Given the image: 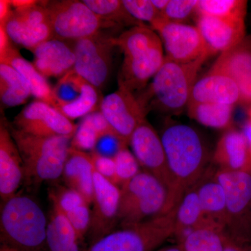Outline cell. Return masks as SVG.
<instances>
[{
	"label": "cell",
	"mask_w": 251,
	"mask_h": 251,
	"mask_svg": "<svg viewBox=\"0 0 251 251\" xmlns=\"http://www.w3.org/2000/svg\"><path fill=\"white\" fill-rule=\"evenodd\" d=\"M151 28L161 38L166 58L169 60L186 64L202 56H209L196 25L171 22L162 17Z\"/></svg>",
	"instance_id": "cell-11"
},
{
	"label": "cell",
	"mask_w": 251,
	"mask_h": 251,
	"mask_svg": "<svg viewBox=\"0 0 251 251\" xmlns=\"http://www.w3.org/2000/svg\"><path fill=\"white\" fill-rule=\"evenodd\" d=\"M31 95L30 86L24 77L11 65L0 63V97L6 107L25 103Z\"/></svg>",
	"instance_id": "cell-29"
},
{
	"label": "cell",
	"mask_w": 251,
	"mask_h": 251,
	"mask_svg": "<svg viewBox=\"0 0 251 251\" xmlns=\"http://www.w3.org/2000/svg\"><path fill=\"white\" fill-rule=\"evenodd\" d=\"M224 251H251V245L239 244L226 234Z\"/></svg>",
	"instance_id": "cell-42"
},
{
	"label": "cell",
	"mask_w": 251,
	"mask_h": 251,
	"mask_svg": "<svg viewBox=\"0 0 251 251\" xmlns=\"http://www.w3.org/2000/svg\"><path fill=\"white\" fill-rule=\"evenodd\" d=\"M154 251H183V250L181 246L179 244H177L176 245L163 248V249H159V250Z\"/></svg>",
	"instance_id": "cell-48"
},
{
	"label": "cell",
	"mask_w": 251,
	"mask_h": 251,
	"mask_svg": "<svg viewBox=\"0 0 251 251\" xmlns=\"http://www.w3.org/2000/svg\"><path fill=\"white\" fill-rule=\"evenodd\" d=\"M0 251H19L17 249H14V248L9 247V246L5 245V244H1V247H0Z\"/></svg>",
	"instance_id": "cell-49"
},
{
	"label": "cell",
	"mask_w": 251,
	"mask_h": 251,
	"mask_svg": "<svg viewBox=\"0 0 251 251\" xmlns=\"http://www.w3.org/2000/svg\"><path fill=\"white\" fill-rule=\"evenodd\" d=\"M11 39L5 30L4 26L0 25V56L4 54L12 46Z\"/></svg>",
	"instance_id": "cell-44"
},
{
	"label": "cell",
	"mask_w": 251,
	"mask_h": 251,
	"mask_svg": "<svg viewBox=\"0 0 251 251\" xmlns=\"http://www.w3.org/2000/svg\"><path fill=\"white\" fill-rule=\"evenodd\" d=\"M49 14L52 39L75 42L90 37L104 27L115 26L96 14L82 1H41Z\"/></svg>",
	"instance_id": "cell-9"
},
{
	"label": "cell",
	"mask_w": 251,
	"mask_h": 251,
	"mask_svg": "<svg viewBox=\"0 0 251 251\" xmlns=\"http://www.w3.org/2000/svg\"><path fill=\"white\" fill-rule=\"evenodd\" d=\"M176 207L138 224L122 226L93 243L87 251H154L174 236Z\"/></svg>",
	"instance_id": "cell-6"
},
{
	"label": "cell",
	"mask_w": 251,
	"mask_h": 251,
	"mask_svg": "<svg viewBox=\"0 0 251 251\" xmlns=\"http://www.w3.org/2000/svg\"><path fill=\"white\" fill-rule=\"evenodd\" d=\"M10 1L1 0L0 1V25H4L12 12Z\"/></svg>",
	"instance_id": "cell-43"
},
{
	"label": "cell",
	"mask_w": 251,
	"mask_h": 251,
	"mask_svg": "<svg viewBox=\"0 0 251 251\" xmlns=\"http://www.w3.org/2000/svg\"><path fill=\"white\" fill-rule=\"evenodd\" d=\"M240 101V92L230 77L207 72L196 81L188 104L219 103L234 105Z\"/></svg>",
	"instance_id": "cell-22"
},
{
	"label": "cell",
	"mask_w": 251,
	"mask_h": 251,
	"mask_svg": "<svg viewBox=\"0 0 251 251\" xmlns=\"http://www.w3.org/2000/svg\"><path fill=\"white\" fill-rule=\"evenodd\" d=\"M209 73L223 74L237 84L239 103L251 105V36L233 49L220 54Z\"/></svg>",
	"instance_id": "cell-18"
},
{
	"label": "cell",
	"mask_w": 251,
	"mask_h": 251,
	"mask_svg": "<svg viewBox=\"0 0 251 251\" xmlns=\"http://www.w3.org/2000/svg\"><path fill=\"white\" fill-rule=\"evenodd\" d=\"M38 2H39V1H33V0H14V1H10L11 6H12V8H14V9L25 7V6L35 4Z\"/></svg>",
	"instance_id": "cell-45"
},
{
	"label": "cell",
	"mask_w": 251,
	"mask_h": 251,
	"mask_svg": "<svg viewBox=\"0 0 251 251\" xmlns=\"http://www.w3.org/2000/svg\"><path fill=\"white\" fill-rule=\"evenodd\" d=\"M52 205L64 215L83 204H88L85 198L72 188L58 187L50 193Z\"/></svg>",
	"instance_id": "cell-36"
},
{
	"label": "cell",
	"mask_w": 251,
	"mask_h": 251,
	"mask_svg": "<svg viewBox=\"0 0 251 251\" xmlns=\"http://www.w3.org/2000/svg\"><path fill=\"white\" fill-rule=\"evenodd\" d=\"M0 62L9 64L25 78L30 86L31 94L37 100L45 102L58 110V103L53 88L49 85L46 77L36 70L33 64L23 58L17 49L11 46L4 54L0 56Z\"/></svg>",
	"instance_id": "cell-25"
},
{
	"label": "cell",
	"mask_w": 251,
	"mask_h": 251,
	"mask_svg": "<svg viewBox=\"0 0 251 251\" xmlns=\"http://www.w3.org/2000/svg\"><path fill=\"white\" fill-rule=\"evenodd\" d=\"M108 134L117 135L100 110L92 112L82 117L77 125L71 147L79 151L90 153L94 151L98 140Z\"/></svg>",
	"instance_id": "cell-26"
},
{
	"label": "cell",
	"mask_w": 251,
	"mask_h": 251,
	"mask_svg": "<svg viewBox=\"0 0 251 251\" xmlns=\"http://www.w3.org/2000/svg\"><path fill=\"white\" fill-rule=\"evenodd\" d=\"M226 237L224 229L206 224L190 231L178 244L183 251H224Z\"/></svg>",
	"instance_id": "cell-30"
},
{
	"label": "cell",
	"mask_w": 251,
	"mask_h": 251,
	"mask_svg": "<svg viewBox=\"0 0 251 251\" xmlns=\"http://www.w3.org/2000/svg\"><path fill=\"white\" fill-rule=\"evenodd\" d=\"M243 133L245 135L246 138L249 144V152H250L251 161V123L247 121L245 122L244 126V128L242 130Z\"/></svg>",
	"instance_id": "cell-46"
},
{
	"label": "cell",
	"mask_w": 251,
	"mask_h": 251,
	"mask_svg": "<svg viewBox=\"0 0 251 251\" xmlns=\"http://www.w3.org/2000/svg\"><path fill=\"white\" fill-rule=\"evenodd\" d=\"M247 5L248 1L245 0H198L196 15L245 20Z\"/></svg>",
	"instance_id": "cell-33"
},
{
	"label": "cell",
	"mask_w": 251,
	"mask_h": 251,
	"mask_svg": "<svg viewBox=\"0 0 251 251\" xmlns=\"http://www.w3.org/2000/svg\"><path fill=\"white\" fill-rule=\"evenodd\" d=\"M86 82L74 70L59 79L53 87L58 110L60 107L75 103L81 98Z\"/></svg>",
	"instance_id": "cell-34"
},
{
	"label": "cell",
	"mask_w": 251,
	"mask_h": 251,
	"mask_svg": "<svg viewBox=\"0 0 251 251\" xmlns=\"http://www.w3.org/2000/svg\"><path fill=\"white\" fill-rule=\"evenodd\" d=\"M198 0H169L162 17L171 22L184 23L196 14Z\"/></svg>",
	"instance_id": "cell-37"
},
{
	"label": "cell",
	"mask_w": 251,
	"mask_h": 251,
	"mask_svg": "<svg viewBox=\"0 0 251 251\" xmlns=\"http://www.w3.org/2000/svg\"><path fill=\"white\" fill-rule=\"evenodd\" d=\"M33 65L43 76L62 78L74 70L75 55L74 46L67 41L51 39L33 50Z\"/></svg>",
	"instance_id": "cell-20"
},
{
	"label": "cell",
	"mask_w": 251,
	"mask_h": 251,
	"mask_svg": "<svg viewBox=\"0 0 251 251\" xmlns=\"http://www.w3.org/2000/svg\"><path fill=\"white\" fill-rule=\"evenodd\" d=\"M116 165V185L120 188L140 173V165L128 148L120 150L114 158Z\"/></svg>",
	"instance_id": "cell-35"
},
{
	"label": "cell",
	"mask_w": 251,
	"mask_h": 251,
	"mask_svg": "<svg viewBox=\"0 0 251 251\" xmlns=\"http://www.w3.org/2000/svg\"><path fill=\"white\" fill-rule=\"evenodd\" d=\"M121 189L94 168V196L91 211L90 236L92 244L112 232L118 221Z\"/></svg>",
	"instance_id": "cell-16"
},
{
	"label": "cell",
	"mask_w": 251,
	"mask_h": 251,
	"mask_svg": "<svg viewBox=\"0 0 251 251\" xmlns=\"http://www.w3.org/2000/svg\"><path fill=\"white\" fill-rule=\"evenodd\" d=\"M84 3L96 14L115 25H143V23L132 17L120 0H84Z\"/></svg>",
	"instance_id": "cell-32"
},
{
	"label": "cell",
	"mask_w": 251,
	"mask_h": 251,
	"mask_svg": "<svg viewBox=\"0 0 251 251\" xmlns=\"http://www.w3.org/2000/svg\"><path fill=\"white\" fill-rule=\"evenodd\" d=\"M74 230L76 232L79 240L82 239L86 232H89L91 223L90 204H85L65 215Z\"/></svg>",
	"instance_id": "cell-39"
},
{
	"label": "cell",
	"mask_w": 251,
	"mask_h": 251,
	"mask_svg": "<svg viewBox=\"0 0 251 251\" xmlns=\"http://www.w3.org/2000/svg\"><path fill=\"white\" fill-rule=\"evenodd\" d=\"M188 115L198 123L210 128H231L234 105L219 103L188 104Z\"/></svg>",
	"instance_id": "cell-31"
},
{
	"label": "cell",
	"mask_w": 251,
	"mask_h": 251,
	"mask_svg": "<svg viewBox=\"0 0 251 251\" xmlns=\"http://www.w3.org/2000/svg\"><path fill=\"white\" fill-rule=\"evenodd\" d=\"M215 176L226 192L225 232L232 240L251 245V173L216 168Z\"/></svg>",
	"instance_id": "cell-8"
},
{
	"label": "cell",
	"mask_w": 251,
	"mask_h": 251,
	"mask_svg": "<svg viewBox=\"0 0 251 251\" xmlns=\"http://www.w3.org/2000/svg\"><path fill=\"white\" fill-rule=\"evenodd\" d=\"M161 138L171 177L166 214L178 206L186 191L202 178L209 167L210 154L201 134L187 125L167 126Z\"/></svg>",
	"instance_id": "cell-1"
},
{
	"label": "cell",
	"mask_w": 251,
	"mask_h": 251,
	"mask_svg": "<svg viewBox=\"0 0 251 251\" xmlns=\"http://www.w3.org/2000/svg\"><path fill=\"white\" fill-rule=\"evenodd\" d=\"M115 38L99 31L95 35L74 42L75 62L74 72L100 90L106 85L112 67Z\"/></svg>",
	"instance_id": "cell-10"
},
{
	"label": "cell",
	"mask_w": 251,
	"mask_h": 251,
	"mask_svg": "<svg viewBox=\"0 0 251 251\" xmlns=\"http://www.w3.org/2000/svg\"><path fill=\"white\" fill-rule=\"evenodd\" d=\"M48 224L46 244L50 251H80L78 237L69 220L56 206Z\"/></svg>",
	"instance_id": "cell-28"
},
{
	"label": "cell",
	"mask_w": 251,
	"mask_h": 251,
	"mask_svg": "<svg viewBox=\"0 0 251 251\" xmlns=\"http://www.w3.org/2000/svg\"><path fill=\"white\" fill-rule=\"evenodd\" d=\"M199 29L209 56L233 49L246 39L245 20H229L196 15Z\"/></svg>",
	"instance_id": "cell-17"
},
{
	"label": "cell",
	"mask_w": 251,
	"mask_h": 251,
	"mask_svg": "<svg viewBox=\"0 0 251 251\" xmlns=\"http://www.w3.org/2000/svg\"><path fill=\"white\" fill-rule=\"evenodd\" d=\"M22 158L25 176L36 182L62 176L72 138L41 137L10 129Z\"/></svg>",
	"instance_id": "cell-5"
},
{
	"label": "cell",
	"mask_w": 251,
	"mask_h": 251,
	"mask_svg": "<svg viewBox=\"0 0 251 251\" xmlns=\"http://www.w3.org/2000/svg\"><path fill=\"white\" fill-rule=\"evenodd\" d=\"M100 111L126 146L148 113L138 95L120 88L103 97Z\"/></svg>",
	"instance_id": "cell-12"
},
{
	"label": "cell",
	"mask_w": 251,
	"mask_h": 251,
	"mask_svg": "<svg viewBox=\"0 0 251 251\" xmlns=\"http://www.w3.org/2000/svg\"><path fill=\"white\" fill-rule=\"evenodd\" d=\"M94 171L90 153L71 147L62 176L68 187L80 193L90 205L93 201Z\"/></svg>",
	"instance_id": "cell-24"
},
{
	"label": "cell",
	"mask_w": 251,
	"mask_h": 251,
	"mask_svg": "<svg viewBox=\"0 0 251 251\" xmlns=\"http://www.w3.org/2000/svg\"><path fill=\"white\" fill-rule=\"evenodd\" d=\"M14 127L28 134L41 137L73 136L77 125L52 105L36 100L15 117Z\"/></svg>",
	"instance_id": "cell-14"
},
{
	"label": "cell",
	"mask_w": 251,
	"mask_h": 251,
	"mask_svg": "<svg viewBox=\"0 0 251 251\" xmlns=\"http://www.w3.org/2000/svg\"><path fill=\"white\" fill-rule=\"evenodd\" d=\"M151 2H152L157 11L160 13V14L162 15L164 10L166 9L167 6H168L169 0H151Z\"/></svg>",
	"instance_id": "cell-47"
},
{
	"label": "cell",
	"mask_w": 251,
	"mask_h": 251,
	"mask_svg": "<svg viewBox=\"0 0 251 251\" xmlns=\"http://www.w3.org/2000/svg\"><path fill=\"white\" fill-rule=\"evenodd\" d=\"M2 26L12 42L31 52L38 46L52 39L49 14L41 1L14 9Z\"/></svg>",
	"instance_id": "cell-13"
},
{
	"label": "cell",
	"mask_w": 251,
	"mask_h": 251,
	"mask_svg": "<svg viewBox=\"0 0 251 251\" xmlns=\"http://www.w3.org/2000/svg\"><path fill=\"white\" fill-rule=\"evenodd\" d=\"M118 221L122 226L138 224L165 214L168 191L153 175L138 173L121 188Z\"/></svg>",
	"instance_id": "cell-7"
},
{
	"label": "cell",
	"mask_w": 251,
	"mask_h": 251,
	"mask_svg": "<svg viewBox=\"0 0 251 251\" xmlns=\"http://www.w3.org/2000/svg\"><path fill=\"white\" fill-rule=\"evenodd\" d=\"M23 162L11 130L1 120L0 126V196L4 202L16 196L24 177Z\"/></svg>",
	"instance_id": "cell-19"
},
{
	"label": "cell",
	"mask_w": 251,
	"mask_h": 251,
	"mask_svg": "<svg viewBox=\"0 0 251 251\" xmlns=\"http://www.w3.org/2000/svg\"><path fill=\"white\" fill-rule=\"evenodd\" d=\"M49 221L39 204L27 196L3 202L0 215L1 244L19 251H44Z\"/></svg>",
	"instance_id": "cell-4"
},
{
	"label": "cell",
	"mask_w": 251,
	"mask_h": 251,
	"mask_svg": "<svg viewBox=\"0 0 251 251\" xmlns=\"http://www.w3.org/2000/svg\"><path fill=\"white\" fill-rule=\"evenodd\" d=\"M211 160L218 169L251 173L249 144L242 130L232 127L226 130L216 144Z\"/></svg>",
	"instance_id": "cell-21"
},
{
	"label": "cell",
	"mask_w": 251,
	"mask_h": 251,
	"mask_svg": "<svg viewBox=\"0 0 251 251\" xmlns=\"http://www.w3.org/2000/svg\"><path fill=\"white\" fill-rule=\"evenodd\" d=\"M124 59L118 75L119 88L137 94L149 85L166 55L161 38L151 27L135 26L115 38Z\"/></svg>",
	"instance_id": "cell-2"
},
{
	"label": "cell",
	"mask_w": 251,
	"mask_h": 251,
	"mask_svg": "<svg viewBox=\"0 0 251 251\" xmlns=\"http://www.w3.org/2000/svg\"><path fill=\"white\" fill-rule=\"evenodd\" d=\"M247 121L250 122L251 123V105H249L247 110Z\"/></svg>",
	"instance_id": "cell-50"
},
{
	"label": "cell",
	"mask_w": 251,
	"mask_h": 251,
	"mask_svg": "<svg viewBox=\"0 0 251 251\" xmlns=\"http://www.w3.org/2000/svg\"><path fill=\"white\" fill-rule=\"evenodd\" d=\"M90 154L96 171L105 179L116 185V165L115 159L100 156L94 151L90 152Z\"/></svg>",
	"instance_id": "cell-41"
},
{
	"label": "cell",
	"mask_w": 251,
	"mask_h": 251,
	"mask_svg": "<svg viewBox=\"0 0 251 251\" xmlns=\"http://www.w3.org/2000/svg\"><path fill=\"white\" fill-rule=\"evenodd\" d=\"M122 3L130 16L140 22H148L151 25L162 18L151 0H123Z\"/></svg>",
	"instance_id": "cell-38"
},
{
	"label": "cell",
	"mask_w": 251,
	"mask_h": 251,
	"mask_svg": "<svg viewBox=\"0 0 251 251\" xmlns=\"http://www.w3.org/2000/svg\"><path fill=\"white\" fill-rule=\"evenodd\" d=\"M209 56L181 64L165 58L161 69L139 97L148 112L150 109L177 114L187 108L198 73Z\"/></svg>",
	"instance_id": "cell-3"
},
{
	"label": "cell",
	"mask_w": 251,
	"mask_h": 251,
	"mask_svg": "<svg viewBox=\"0 0 251 251\" xmlns=\"http://www.w3.org/2000/svg\"><path fill=\"white\" fill-rule=\"evenodd\" d=\"M125 148H127L126 145L117 135L108 134L98 140L93 151L100 156L114 158Z\"/></svg>",
	"instance_id": "cell-40"
},
{
	"label": "cell",
	"mask_w": 251,
	"mask_h": 251,
	"mask_svg": "<svg viewBox=\"0 0 251 251\" xmlns=\"http://www.w3.org/2000/svg\"><path fill=\"white\" fill-rule=\"evenodd\" d=\"M206 224H211L204 217L194 185L186 191L176 206L174 236L177 238L179 243L190 231Z\"/></svg>",
	"instance_id": "cell-27"
},
{
	"label": "cell",
	"mask_w": 251,
	"mask_h": 251,
	"mask_svg": "<svg viewBox=\"0 0 251 251\" xmlns=\"http://www.w3.org/2000/svg\"><path fill=\"white\" fill-rule=\"evenodd\" d=\"M129 145L140 166L153 175L169 191L171 177L166 151L161 137L146 120L142 122L130 138Z\"/></svg>",
	"instance_id": "cell-15"
},
{
	"label": "cell",
	"mask_w": 251,
	"mask_h": 251,
	"mask_svg": "<svg viewBox=\"0 0 251 251\" xmlns=\"http://www.w3.org/2000/svg\"><path fill=\"white\" fill-rule=\"evenodd\" d=\"M216 169L209 166L199 181L195 185L208 222L225 230L226 223V196L222 185L215 176Z\"/></svg>",
	"instance_id": "cell-23"
}]
</instances>
